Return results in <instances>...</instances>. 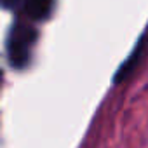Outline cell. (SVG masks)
Listing matches in <instances>:
<instances>
[{
  "instance_id": "obj_3",
  "label": "cell",
  "mask_w": 148,
  "mask_h": 148,
  "mask_svg": "<svg viewBox=\"0 0 148 148\" xmlns=\"http://www.w3.org/2000/svg\"><path fill=\"white\" fill-rule=\"evenodd\" d=\"M56 5V0H23V12L28 21L32 23H42L51 18Z\"/></svg>"
},
{
  "instance_id": "obj_2",
  "label": "cell",
  "mask_w": 148,
  "mask_h": 148,
  "mask_svg": "<svg viewBox=\"0 0 148 148\" xmlns=\"http://www.w3.org/2000/svg\"><path fill=\"white\" fill-rule=\"evenodd\" d=\"M145 47H146V37L143 35V37L138 40V44H136V47L132 49V52L129 54V58H127V59L119 66V70L115 71V75H113V84H115V86H119L120 82L127 80L132 73L136 71L138 64L141 63V59H143V56H145Z\"/></svg>"
},
{
  "instance_id": "obj_1",
  "label": "cell",
  "mask_w": 148,
  "mask_h": 148,
  "mask_svg": "<svg viewBox=\"0 0 148 148\" xmlns=\"http://www.w3.org/2000/svg\"><path fill=\"white\" fill-rule=\"evenodd\" d=\"M38 40V30L28 23V21H16L12 23L7 40H5V51L9 64L14 70H25L32 63L33 49Z\"/></svg>"
},
{
  "instance_id": "obj_4",
  "label": "cell",
  "mask_w": 148,
  "mask_h": 148,
  "mask_svg": "<svg viewBox=\"0 0 148 148\" xmlns=\"http://www.w3.org/2000/svg\"><path fill=\"white\" fill-rule=\"evenodd\" d=\"M0 4L5 11H16L23 5V0H0Z\"/></svg>"
}]
</instances>
